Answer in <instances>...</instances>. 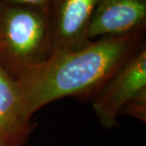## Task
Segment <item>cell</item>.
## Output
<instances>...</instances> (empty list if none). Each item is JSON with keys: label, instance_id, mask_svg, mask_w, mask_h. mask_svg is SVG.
Returning <instances> with one entry per match:
<instances>
[{"label": "cell", "instance_id": "7a4b0ae2", "mask_svg": "<svg viewBox=\"0 0 146 146\" xmlns=\"http://www.w3.org/2000/svg\"><path fill=\"white\" fill-rule=\"evenodd\" d=\"M53 53L48 9L0 3V66L14 80Z\"/></svg>", "mask_w": 146, "mask_h": 146}, {"label": "cell", "instance_id": "ba28073f", "mask_svg": "<svg viewBox=\"0 0 146 146\" xmlns=\"http://www.w3.org/2000/svg\"><path fill=\"white\" fill-rule=\"evenodd\" d=\"M50 0H0V3L11 5H26L48 9Z\"/></svg>", "mask_w": 146, "mask_h": 146}, {"label": "cell", "instance_id": "3957f363", "mask_svg": "<svg viewBox=\"0 0 146 146\" xmlns=\"http://www.w3.org/2000/svg\"><path fill=\"white\" fill-rule=\"evenodd\" d=\"M146 91L145 44L130 57L98 90L93 109L104 127L118 123L117 118L123 107Z\"/></svg>", "mask_w": 146, "mask_h": 146}, {"label": "cell", "instance_id": "5b68a950", "mask_svg": "<svg viewBox=\"0 0 146 146\" xmlns=\"http://www.w3.org/2000/svg\"><path fill=\"white\" fill-rule=\"evenodd\" d=\"M146 0H98L90 21L89 41L144 33Z\"/></svg>", "mask_w": 146, "mask_h": 146}, {"label": "cell", "instance_id": "6da1fadb", "mask_svg": "<svg viewBox=\"0 0 146 146\" xmlns=\"http://www.w3.org/2000/svg\"><path fill=\"white\" fill-rule=\"evenodd\" d=\"M144 33L90 41L53 51L48 60L16 79L28 113L52 102L97 92L142 46Z\"/></svg>", "mask_w": 146, "mask_h": 146}, {"label": "cell", "instance_id": "277c9868", "mask_svg": "<svg viewBox=\"0 0 146 146\" xmlns=\"http://www.w3.org/2000/svg\"><path fill=\"white\" fill-rule=\"evenodd\" d=\"M98 0H50L48 14L53 51L75 49L90 41L88 28Z\"/></svg>", "mask_w": 146, "mask_h": 146}, {"label": "cell", "instance_id": "52a82bcc", "mask_svg": "<svg viewBox=\"0 0 146 146\" xmlns=\"http://www.w3.org/2000/svg\"><path fill=\"white\" fill-rule=\"evenodd\" d=\"M146 91L137 96L135 99L130 101L123 107L121 112L127 113L129 115L136 117L141 121H145V112H146Z\"/></svg>", "mask_w": 146, "mask_h": 146}, {"label": "cell", "instance_id": "8992f818", "mask_svg": "<svg viewBox=\"0 0 146 146\" xmlns=\"http://www.w3.org/2000/svg\"><path fill=\"white\" fill-rule=\"evenodd\" d=\"M31 130L18 84L0 66V146H24Z\"/></svg>", "mask_w": 146, "mask_h": 146}]
</instances>
